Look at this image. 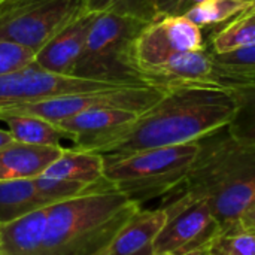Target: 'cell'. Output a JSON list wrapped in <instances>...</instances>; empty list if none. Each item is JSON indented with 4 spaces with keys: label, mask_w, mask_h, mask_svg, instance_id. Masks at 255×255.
Returning <instances> with one entry per match:
<instances>
[{
    "label": "cell",
    "mask_w": 255,
    "mask_h": 255,
    "mask_svg": "<svg viewBox=\"0 0 255 255\" xmlns=\"http://www.w3.org/2000/svg\"><path fill=\"white\" fill-rule=\"evenodd\" d=\"M208 199L221 233L239 230L255 202V146L238 142L226 128L200 140V152L184 181L163 196L167 217Z\"/></svg>",
    "instance_id": "cell-1"
},
{
    "label": "cell",
    "mask_w": 255,
    "mask_h": 255,
    "mask_svg": "<svg viewBox=\"0 0 255 255\" xmlns=\"http://www.w3.org/2000/svg\"><path fill=\"white\" fill-rule=\"evenodd\" d=\"M236 111L238 97L233 90L205 85L173 88L99 154L126 155L199 142L226 128Z\"/></svg>",
    "instance_id": "cell-2"
},
{
    "label": "cell",
    "mask_w": 255,
    "mask_h": 255,
    "mask_svg": "<svg viewBox=\"0 0 255 255\" xmlns=\"http://www.w3.org/2000/svg\"><path fill=\"white\" fill-rule=\"evenodd\" d=\"M139 209L115 188L57 202L48 206L43 255H105Z\"/></svg>",
    "instance_id": "cell-3"
},
{
    "label": "cell",
    "mask_w": 255,
    "mask_h": 255,
    "mask_svg": "<svg viewBox=\"0 0 255 255\" xmlns=\"http://www.w3.org/2000/svg\"><path fill=\"white\" fill-rule=\"evenodd\" d=\"M199 152L200 140L126 155H103V173L115 190L142 205L178 187L188 175Z\"/></svg>",
    "instance_id": "cell-4"
},
{
    "label": "cell",
    "mask_w": 255,
    "mask_h": 255,
    "mask_svg": "<svg viewBox=\"0 0 255 255\" xmlns=\"http://www.w3.org/2000/svg\"><path fill=\"white\" fill-rule=\"evenodd\" d=\"M148 24L130 16L97 13L72 75L127 87L146 85L133 60V42Z\"/></svg>",
    "instance_id": "cell-5"
},
{
    "label": "cell",
    "mask_w": 255,
    "mask_h": 255,
    "mask_svg": "<svg viewBox=\"0 0 255 255\" xmlns=\"http://www.w3.org/2000/svg\"><path fill=\"white\" fill-rule=\"evenodd\" d=\"M87 12V0H0V40L37 51Z\"/></svg>",
    "instance_id": "cell-6"
},
{
    "label": "cell",
    "mask_w": 255,
    "mask_h": 255,
    "mask_svg": "<svg viewBox=\"0 0 255 255\" xmlns=\"http://www.w3.org/2000/svg\"><path fill=\"white\" fill-rule=\"evenodd\" d=\"M124 87L127 85L49 72L33 61L13 73L0 76V112L64 96Z\"/></svg>",
    "instance_id": "cell-7"
},
{
    "label": "cell",
    "mask_w": 255,
    "mask_h": 255,
    "mask_svg": "<svg viewBox=\"0 0 255 255\" xmlns=\"http://www.w3.org/2000/svg\"><path fill=\"white\" fill-rule=\"evenodd\" d=\"M164 94H166L164 90L157 88V87H149V85L124 87V88H115V90L64 96L58 99L18 106L4 112L34 115V117H40L43 120L58 124L60 121L70 118L73 115H78L81 112L91 111V109H102V108L126 109V111L143 114L151 106H154Z\"/></svg>",
    "instance_id": "cell-8"
},
{
    "label": "cell",
    "mask_w": 255,
    "mask_h": 255,
    "mask_svg": "<svg viewBox=\"0 0 255 255\" xmlns=\"http://www.w3.org/2000/svg\"><path fill=\"white\" fill-rule=\"evenodd\" d=\"M205 48L203 33L199 25L185 15H169L149 22L137 34L133 42V60L143 76L179 52Z\"/></svg>",
    "instance_id": "cell-9"
},
{
    "label": "cell",
    "mask_w": 255,
    "mask_h": 255,
    "mask_svg": "<svg viewBox=\"0 0 255 255\" xmlns=\"http://www.w3.org/2000/svg\"><path fill=\"white\" fill-rule=\"evenodd\" d=\"M221 235L208 199L167 217L154 241V255H184L209 247Z\"/></svg>",
    "instance_id": "cell-10"
},
{
    "label": "cell",
    "mask_w": 255,
    "mask_h": 255,
    "mask_svg": "<svg viewBox=\"0 0 255 255\" xmlns=\"http://www.w3.org/2000/svg\"><path fill=\"white\" fill-rule=\"evenodd\" d=\"M140 114L126 109H91L66 118L58 126L70 136L72 148L100 152L123 134Z\"/></svg>",
    "instance_id": "cell-11"
},
{
    "label": "cell",
    "mask_w": 255,
    "mask_h": 255,
    "mask_svg": "<svg viewBox=\"0 0 255 255\" xmlns=\"http://www.w3.org/2000/svg\"><path fill=\"white\" fill-rule=\"evenodd\" d=\"M145 84L161 88L164 91L193 87L214 85V60L209 48L199 51L179 52L160 67L143 75Z\"/></svg>",
    "instance_id": "cell-12"
},
{
    "label": "cell",
    "mask_w": 255,
    "mask_h": 255,
    "mask_svg": "<svg viewBox=\"0 0 255 255\" xmlns=\"http://www.w3.org/2000/svg\"><path fill=\"white\" fill-rule=\"evenodd\" d=\"M96 16V12H87L61 30L36 51L34 63L49 72L72 75Z\"/></svg>",
    "instance_id": "cell-13"
},
{
    "label": "cell",
    "mask_w": 255,
    "mask_h": 255,
    "mask_svg": "<svg viewBox=\"0 0 255 255\" xmlns=\"http://www.w3.org/2000/svg\"><path fill=\"white\" fill-rule=\"evenodd\" d=\"M103 172L105 160L102 154L70 146L64 148L61 155L40 176L94 190L114 188V185L105 178Z\"/></svg>",
    "instance_id": "cell-14"
},
{
    "label": "cell",
    "mask_w": 255,
    "mask_h": 255,
    "mask_svg": "<svg viewBox=\"0 0 255 255\" xmlns=\"http://www.w3.org/2000/svg\"><path fill=\"white\" fill-rule=\"evenodd\" d=\"M66 146H42L12 142L0 148V181L39 178Z\"/></svg>",
    "instance_id": "cell-15"
},
{
    "label": "cell",
    "mask_w": 255,
    "mask_h": 255,
    "mask_svg": "<svg viewBox=\"0 0 255 255\" xmlns=\"http://www.w3.org/2000/svg\"><path fill=\"white\" fill-rule=\"evenodd\" d=\"M167 221L164 209H139L118 232L105 255H154V241Z\"/></svg>",
    "instance_id": "cell-16"
},
{
    "label": "cell",
    "mask_w": 255,
    "mask_h": 255,
    "mask_svg": "<svg viewBox=\"0 0 255 255\" xmlns=\"http://www.w3.org/2000/svg\"><path fill=\"white\" fill-rule=\"evenodd\" d=\"M48 206L0 224V255H43Z\"/></svg>",
    "instance_id": "cell-17"
},
{
    "label": "cell",
    "mask_w": 255,
    "mask_h": 255,
    "mask_svg": "<svg viewBox=\"0 0 255 255\" xmlns=\"http://www.w3.org/2000/svg\"><path fill=\"white\" fill-rule=\"evenodd\" d=\"M54 203L37 178L0 181V224Z\"/></svg>",
    "instance_id": "cell-18"
},
{
    "label": "cell",
    "mask_w": 255,
    "mask_h": 255,
    "mask_svg": "<svg viewBox=\"0 0 255 255\" xmlns=\"http://www.w3.org/2000/svg\"><path fill=\"white\" fill-rule=\"evenodd\" d=\"M0 121L6 124L13 139L21 143L63 146L64 140L72 142L70 136L58 124L40 117L15 112H0Z\"/></svg>",
    "instance_id": "cell-19"
},
{
    "label": "cell",
    "mask_w": 255,
    "mask_h": 255,
    "mask_svg": "<svg viewBox=\"0 0 255 255\" xmlns=\"http://www.w3.org/2000/svg\"><path fill=\"white\" fill-rule=\"evenodd\" d=\"M214 85L229 90L255 85V45L214 54Z\"/></svg>",
    "instance_id": "cell-20"
},
{
    "label": "cell",
    "mask_w": 255,
    "mask_h": 255,
    "mask_svg": "<svg viewBox=\"0 0 255 255\" xmlns=\"http://www.w3.org/2000/svg\"><path fill=\"white\" fill-rule=\"evenodd\" d=\"M254 45L255 4H253L233 19L218 25V28L212 31L209 51L214 54H224Z\"/></svg>",
    "instance_id": "cell-21"
},
{
    "label": "cell",
    "mask_w": 255,
    "mask_h": 255,
    "mask_svg": "<svg viewBox=\"0 0 255 255\" xmlns=\"http://www.w3.org/2000/svg\"><path fill=\"white\" fill-rule=\"evenodd\" d=\"M255 3L245 0H205L193 6L184 15L191 19L200 28L205 27H218L229 22Z\"/></svg>",
    "instance_id": "cell-22"
},
{
    "label": "cell",
    "mask_w": 255,
    "mask_h": 255,
    "mask_svg": "<svg viewBox=\"0 0 255 255\" xmlns=\"http://www.w3.org/2000/svg\"><path fill=\"white\" fill-rule=\"evenodd\" d=\"M233 91L238 97V111L227 130L238 142L255 146V85Z\"/></svg>",
    "instance_id": "cell-23"
},
{
    "label": "cell",
    "mask_w": 255,
    "mask_h": 255,
    "mask_svg": "<svg viewBox=\"0 0 255 255\" xmlns=\"http://www.w3.org/2000/svg\"><path fill=\"white\" fill-rule=\"evenodd\" d=\"M87 9L88 12L115 13L145 22L157 21L151 0H87Z\"/></svg>",
    "instance_id": "cell-24"
},
{
    "label": "cell",
    "mask_w": 255,
    "mask_h": 255,
    "mask_svg": "<svg viewBox=\"0 0 255 255\" xmlns=\"http://www.w3.org/2000/svg\"><path fill=\"white\" fill-rule=\"evenodd\" d=\"M209 250L212 255H255V233L247 230L221 233Z\"/></svg>",
    "instance_id": "cell-25"
},
{
    "label": "cell",
    "mask_w": 255,
    "mask_h": 255,
    "mask_svg": "<svg viewBox=\"0 0 255 255\" xmlns=\"http://www.w3.org/2000/svg\"><path fill=\"white\" fill-rule=\"evenodd\" d=\"M36 51L13 42L0 40V76L13 73L34 61Z\"/></svg>",
    "instance_id": "cell-26"
},
{
    "label": "cell",
    "mask_w": 255,
    "mask_h": 255,
    "mask_svg": "<svg viewBox=\"0 0 255 255\" xmlns=\"http://www.w3.org/2000/svg\"><path fill=\"white\" fill-rule=\"evenodd\" d=\"M152 7L155 10L157 19L169 15H176L179 0H151Z\"/></svg>",
    "instance_id": "cell-27"
},
{
    "label": "cell",
    "mask_w": 255,
    "mask_h": 255,
    "mask_svg": "<svg viewBox=\"0 0 255 255\" xmlns=\"http://www.w3.org/2000/svg\"><path fill=\"white\" fill-rule=\"evenodd\" d=\"M239 230H247L255 233V202L247 209L239 221Z\"/></svg>",
    "instance_id": "cell-28"
},
{
    "label": "cell",
    "mask_w": 255,
    "mask_h": 255,
    "mask_svg": "<svg viewBox=\"0 0 255 255\" xmlns=\"http://www.w3.org/2000/svg\"><path fill=\"white\" fill-rule=\"evenodd\" d=\"M205 0H179L178 3V10H176V15H184L185 12H188L193 6L202 3Z\"/></svg>",
    "instance_id": "cell-29"
},
{
    "label": "cell",
    "mask_w": 255,
    "mask_h": 255,
    "mask_svg": "<svg viewBox=\"0 0 255 255\" xmlns=\"http://www.w3.org/2000/svg\"><path fill=\"white\" fill-rule=\"evenodd\" d=\"M12 142H15V139H13V136L10 134V131H9L7 128H6V130L0 128V148L9 145V143H12Z\"/></svg>",
    "instance_id": "cell-30"
},
{
    "label": "cell",
    "mask_w": 255,
    "mask_h": 255,
    "mask_svg": "<svg viewBox=\"0 0 255 255\" xmlns=\"http://www.w3.org/2000/svg\"><path fill=\"white\" fill-rule=\"evenodd\" d=\"M184 255H212V254H211L209 247H205V248H199V250H196V251H191V253H187V254H184Z\"/></svg>",
    "instance_id": "cell-31"
},
{
    "label": "cell",
    "mask_w": 255,
    "mask_h": 255,
    "mask_svg": "<svg viewBox=\"0 0 255 255\" xmlns=\"http://www.w3.org/2000/svg\"><path fill=\"white\" fill-rule=\"evenodd\" d=\"M245 1H250V3H255V0H245Z\"/></svg>",
    "instance_id": "cell-32"
}]
</instances>
